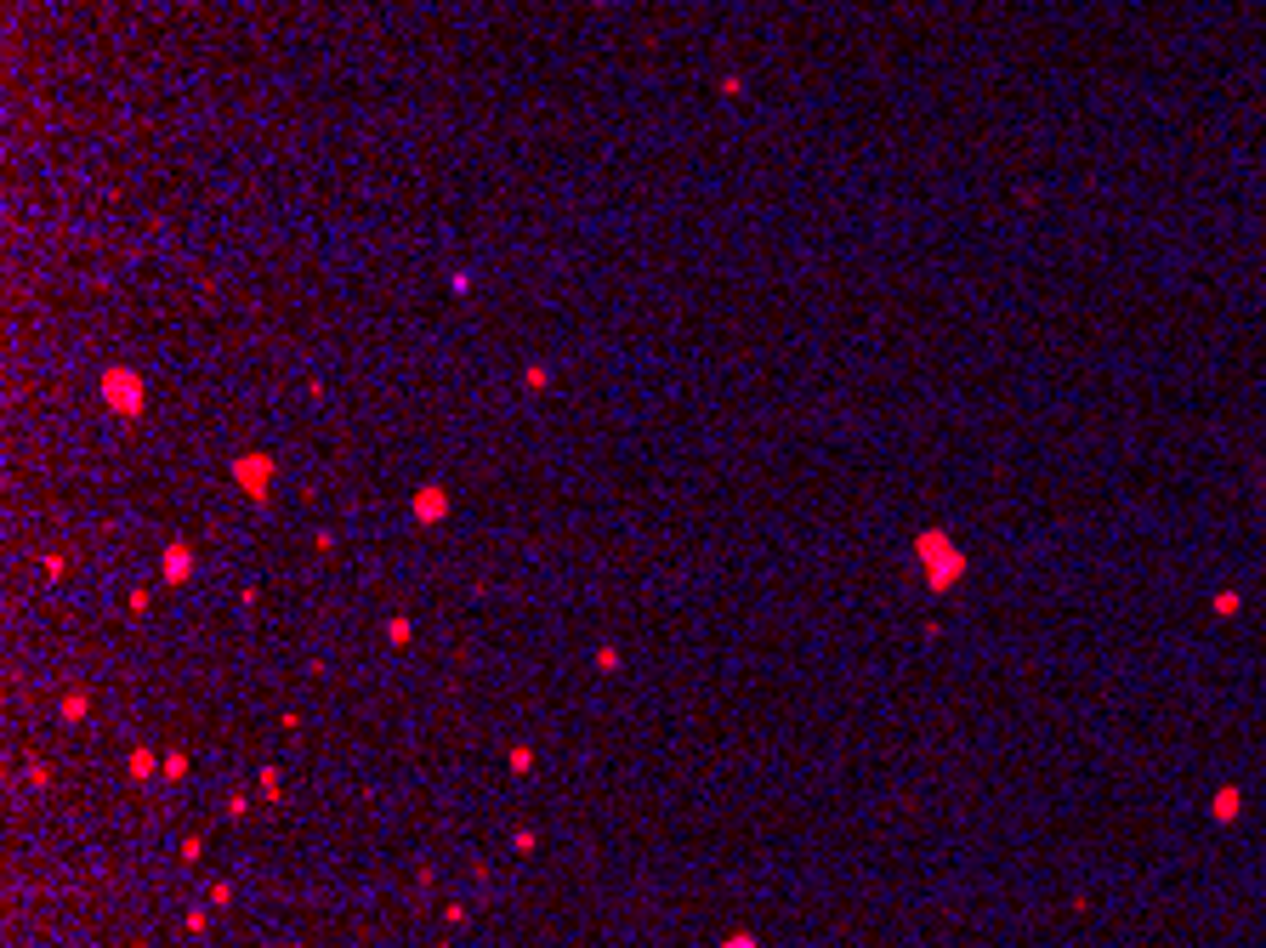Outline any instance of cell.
I'll return each instance as SVG.
<instances>
[{"label":"cell","mask_w":1266,"mask_h":948,"mask_svg":"<svg viewBox=\"0 0 1266 948\" xmlns=\"http://www.w3.org/2000/svg\"><path fill=\"white\" fill-rule=\"evenodd\" d=\"M137 948H142V943H137Z\"/></svg>","instance_id":"cell-11"},{"label":"cell","mask_w":1266,"mask_h":948,"mask_svg":"<svg viewBox=\"0 0 1266 948\" xmlns=\"http://www.w3.org/2000/svg\"><path fill=\"white\" fill-rule=\"evenodd\" d=\"M233 477H239V489H245L250 500H262L267 483H273V460L267 455H239L233 460Z\"/></svg>","instance_id":"cell-2"},{"label":"cell","mask_w":1266,"mask_h":948,"mask_svg":"<svg viewBox=\"0 0 1266 948\" xmlns=\"http://www.w3.org/2000/svg\"><path fill=\"white\" fill-rule=\"evenodd\" d=\"M188 773V755H165V778H182Z\"/></svg>","instance_id":"cell-8"},{"label":"cell","mask_w":1266,"mask_h":948,"mask_svg":"<svg viewBox=\"0 0 1266 948\" xmlns=\"http://www.w3.org/2000/svg\"><path fill=\"white\" fill-rule=\"evenodd\" d=\"M131 773H137V778H148V773H154V755H148V750H137V755H131Z\"/></svg>","instance_id":"cell-7"},{"label":"cell","mask_w":1266,"mask_h":948,"mask_svg":"<svg viewBox=\"0 0 1266 948\" xmlns=\"http://www.w3.org/2000/svg\"><path fill=\"white\" fill-rule=\"evenodd\" d=\"M86 710H91V704H86V693H69V699H63V716H69V721H80Z\"/></svg>","instance_id":"cell-6"},{"label":"cell","mask_w":1266,"mask_h":948,"mask_svg":"<svg viewBox=\"0 0 1266 948\" xmlns=\"http://www.w3.org/2000/svg\"><path fill=\"white\" fill-rule=\"evenodd\" d=\"M387 636L398 642V648H404V642H409V619H392V625H387Z\"/></svg>","instance_id":"cell-9"},{"label":"cell","mask_w":1266,"mask_h":948,"mask_svg":"<svg viewBox=\"0 0 1266 948\" xmlns=\"http://www.w3.org/2000/svg\"><path fill=\"white\" fill-rule=\"evenodd\" d=\"M449 517V489L443 483H426L421 494H415V523H443Z\"/></svg>","instance_id":"cell-3"},{"label":"cell","mask_w":1266,"mask_h":948,"mask_svg":"<svg viewBox=\"0 0 1266 948\" xmlns=\"http://www.w3.org/2000/svg\"><path fill=\"white\" fill-rule=\"evenodd\" d=\"M159 574H165V585H182L188 574H194V551L176 540V545H165V557H159Z\"/></svg>","instance_id":"cell-4"},{"label":"cell","mask_w":1266,"mask_h":948,"mask_svg":"<svg viewBox=\"0 0 1266 948\" xmlns=\"http://www.w3.org/2000/svg\"><path fill=\"white\" fill-rule=\"evenodd\" d=\"M546 381H551L546 364H528V369H523V387H528V392H546Z\"/></svg>","instance_id":"cell-5"},{"label":"cell","mask_w":1266,"mask_h":948,"mask_svg":"<svg viewBox=\"0 0 1266 948\" xmlns=\"http://www.w3.org/2000/svg\"><path fill=\"white\" fill-rule=\"evenodd\" d=\"M103 404L114 409V415H125V421H137L142 404H148V387H142V375H131V369H103Z\"/></svg>","instance_id":"cell-1"},{"label":"cell","mask_w":1266,"mask_h":948,"mask_svg":"<svg viewBox=\"0 0 1266 948\" xmlns=\"http://www.w3.org/2000/svg\"><path fill=\"white\" fill-rule=\"evenodd\" d=\"M721 948H761V943H756V937H750V931H733V937H727V943H721Z\"/></svg>","instance_id":"cell-10"}]
</instances>
